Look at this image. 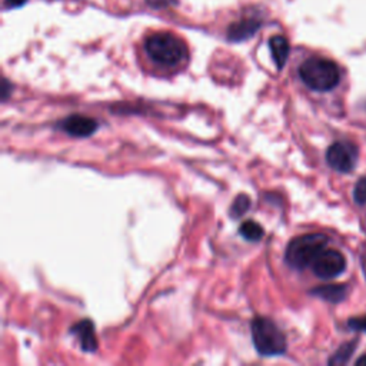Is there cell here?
Returning a JSON list of instances; mask_svg holds the SVG:
<instances>
[{
  "label": "cell",
  "instance_id": "10",
  "mask_svg": "<svg viewBox=\"0 0 366 366\" xmlns=\"http://www.w3.org/2000/svg\"><path fill=\"white\" fill-rule=\"evenodd\" d=\"M269 49L274 58V62L276 63L278 69H282L288 61L289 56V42L285 36H274L269 40Z\"/></svg>",
  "mask_w": 366,
  "mask_h": 366
},
{
  "label": "cell",
  "instance_id": "3",
  "mask_svg": "<svg viewBox=\"0 0 366 366\" xmlns=\"http://www.w3.org/2000/svg\"><path fill=\"white\" fill-rule=\"evenodd\" d=\"M328 236L324 233H306L292 239L285 252L286 264L293 269H305L312 267L315 259L327 249Z\"/></svg>",
  "mask_w": 366,
  "mask_h": 366
},
{
  "label": "cell",
  "instance_id": "7",
  "mask_svg": "<svg viewBox=\"0 0 366 366\" xmlns=\"http://www.w3.org/2000/svg\"><path fill=\"white\" fill-rule=\"evenodd\" d=\"M97 122L92 118L83 116V115H72L66 118L61 128L75 138H87L92 136L97 130Z\"/></svg>",
  "mask_w": 366,
  "mask_h": 366
},
{
  "label": "cell",
  "instance_id": "8",
  "mask_svg": "<svg viewBox=\"0 0 366 366\" xmlns=\"http://www.w3.org/2000/svg\"><path fill=\"white\" fill-rule=\"evenodd\" d=\"M71 334L79 339L80 346L85 352H94L97 349V338H96V332H94V325L90 319H83V321L78 322L71 329Z\"/></svg>",
  "mask_w": 366,
  "mask_h": 366
},
{
  "label": "cell",
  "instance_id": "13",
  "mask_svg": "<svg viewBox=\"0 0 366 366\" xmlns=\"http://www.w3.org/2000/svg\"><path fill=\"white\" fill-rule=\"evenodd\" d=\"M355 348H356V342L345 343V345L341 346V348L335 352V355L329 359V363H331V365H343V363H346V362L350 359V356H352Z\"/></svg>",
  "mask_w": 366,
  "mask_h": 366
},
{
  "label": "cell",
  "instance_id": "2",
  "mask_svg": "<svg viewBox=\"0 0 366 366\" xmlns=\"http://www.w3.org/2000/svg\"><path fill=\"white\" fill-rule=\"evenodd\" d=\"M299 76L309 89L315 92H329L339 85L341 71L335 62L313 56L300 65Z\"/></svg>",
  "mask_w": 366,
  "mask_h": 366
},
{
  "label": "cell",
  "instance_id": "4",
  "mask_svg": "<svg viewBox=\"0 0 366 366\" xmlns=\"http://www.w3.org/2000/svg\"><path fill=\"white\" fill-rule=\"evenodd\" d=\"M255 349L262 356H279L286 352V338L269 318L257 317L250 324Z\"/></svg>",
  "mask_w": 366,
  "mask_h": 366
},
{
  "label": "cell",
  "instance_id": "1",
  "mask_svg": "<svg viewBox=\"0 0 366 366\" xmlns=\"http://www.w3.org/2000/svg\"><path fill=\"white\" fill-rule=\"evenodd\" d=\"M145 51L152 62L164 68H175L183 63L189 50L186 43L171 32H156L146 37Z\"/></svg>",
  "mask_w": 366,
  "mask_h": 366
},
{
  "label": "cell",
  "instance_id": "5",
  "mask_svg": "<svg viewBox=\"0 0 366 366\" xmlns=\"http://www.w3.org/2000/svg\"><path fill=\"white\" fill-rule=\"evenodd\" d=\"M328 165L341 173L353 171L358 162V149L349 142H335L327 150Z\"/></svg>",
  "mask_w": 366,
  "mask_h": 366
},
{
  "label": "cell",
  "instance_id": "19",
  "mask_svg": "<svg viewBox=\"0 0 366 366\" xmlns=\"http://www.w3.org/2000/svg\"><path fill=\"white\" fill-rule=\"evenodd\" d=\"M356 366H366V355H363L360 359L356 360Z\"/></svg>",
  "mask_w": 366,
  "mask_h": 366
},
{
  "label": "cell",
  "instance_id": "6",
  "mask_svg": "<svg viewBox=\"0 0 366 366\" xmlns=\"http://www.w3.org/2000/svg\"><path fill=\"white\" fill-rule=\"evenodd\" d=\"M346 269L345 256L335 249H325L312 264V271L321 279H334Z\"/></svg>",
  "mask_w": 366,
  "mask_h": 366
},
{
  "label": "cell",
  "instance_id": "16",
  "mask_svg": "<svg viewBox=\"0 0 366 366\" xmlns=\"http://www.w3.org/2000/svg\"><path fill=\"white\" fill-rule=\"evenodd\" d=\"M348 325L355 329V331H362V332H366V315L365 317H360V318H352L349 319Z\"/></svg>",
  "mask_w": 366,
  "mask_h": 366
},
{
  "label": "cell",
  "instance_id": "12",
  "mask_svg": "<svg viewBox=\"0 0 366 366\" xmlns=\"http://www.w3.org/2000/svg\"><path fill=\"white\" fill-rule=\"evenodd\" d=\"M239 233L246 239V240H250V242H257L262 239L264 236V228L260 226L257 222L255 221H246L240 225L239 228Z\"/></svg>",
  "mask_w": 366,
  "mask_h": 366
},
{
  "label": "cell",
  "instance_id": "14",
  "mask_svg": "<svg viewBox=\"0 0 366 366\" xmlns=\"http://www.w3.org/2000/svg\"><path fill=\"white\" fill-rule=\"evenodd\" d=\"M249 207H250V199H249V196L245 195V193L239 195V196L235 199V202L232 203V207H231V215H232V218H239V216L245 215V214L249 211Z\"/></svg>",
  "mask_w": 366,
  "mask_h": 366
},
{
  "label": "cell",
  "instance_id": "15",
  "mask_svg": "<svg viewBox=\"0 0 366 366\" xmlns=\"http://www.w3.org/2000/svg\"><path fill=\"white\" fill-rule=\"evenodd\" d=\"M353 197L358 205L366 203V176L359 179L355 189H353Z\"/></svg>",
  "mask_w": 366,
  "mask_h": 366
},
{
  "label": "cell",
  "instance_id": "11",
  "mask_svg": "<svg viewBox=\"0 0 366 366\" xmlns=\"http://www.w3.org/2000/svg\"><path fill=\"white\" fill-rule=\"evenodd\" d=\"M313 295H317L328 302H341L346 298L348 295V286L346 285H327V286H321L315 291H312Z\"/></svg>",
  "mask_w": 366,
  "mask_h": 366
},
{
  "label": "cell",
  "instance_id": "18",
  "mask_svg": "<svg viewBox=\"0 0 366 366\" xmlns=\"http://www.w3.org/2000/svg\"><path fill=\"white\" fill-rule=\"evenodd\" d=\"M23 4H26V0H6V6L8 8H19Z\"/></svg>",
  "mask_w": 366,
  "mask_h": 366
},
{
  "label": "cell",
  "instance_id": "9",
  "mask_svg": "<svg viewBox=\"0 0 366 366\" xmlns=\"http://www.w3.org/2000/svg\"><path fill=\"white\" fill-rule=\"evenodd\" d=\"M259 28H260V22L259 20H256V19H243V20H239V22L233 23L229 28L228 36L233 42L245 40V39L253 36Z\"/></svg>",
  "mask_w": 366,
  "mask_h": 366
},
{
  "label": "cell",
  "instance_id": "17",
  "mask_svg": "<svg viewBox=\"0 0 366 366\" xmlns=\"http://www.w3.org/2000/svg\"><path fill=\"white\" fill-rule=\"evenodd\" d=\"M147 4L152 8H165L172 4V0H147Z\"/></svg>",
  "mask_w": 366,
  "mask_h": 366
}]
</instances>
